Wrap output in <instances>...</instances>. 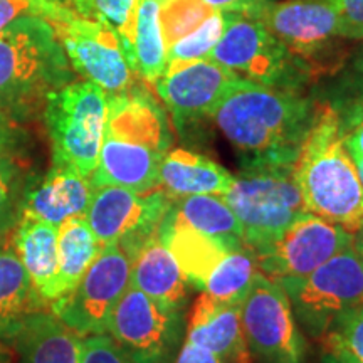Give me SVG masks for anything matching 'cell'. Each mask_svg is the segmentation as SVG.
Listing matches in <instances>:
<instances>
[{
  "instance_id": "cell-29",
  "label": "cell",
  "mask_w": 363,
  "mask_h": 363,
  "mask_svg": "<svg viewBox=\"0 0 363 363\" xmlns=\"http://www.w3.org/2000/svg\"><path fill=\"white\" fill-rule=\"evenodd\" d=\"M34 184L19 152L0 153V235L12 234L22 219L27 190Z\"/></svg>"
},
{
  "instance_id": "cell-30",
  "label": "cell",
  "mask_w": 363,
  "mask_h": 363,
  "mask_svg": "<svg viewBox=\"0 0 363 363\" xmlns=\"http://www.w3.org/2000/svg\"><path fill=\"white\" fill-rule=\"evenodd\" d=\"M235 16H239V13L217 11L216 9L212 16L199 29H195L192 34L185 35L184 39L177 40L175 44H172L167 49V69L208 57V54L224 34L227 24Z\"/></svg>"
},
{
  "instance_id": "cell-35",
  "label": "cell",
  "mask_w": 363,
  "mask_h": 363,
  "mask_svg": "<svg viewBox=\"0 0 363 363\" xmlns=\"http://www.w3.org/2000/svg\"><path fill=\"white\" fill-rule=\"evenodd\" d=\"M340 17V33L345 39H363V0H330Z\"/></svg>"
},
{
  "instance_id": "cell-36",
  "label": "cell",
  "mask_w": 363,
  "mask_h": 363,
  "mask_svg": "<svg viewBox=\"0 0 363 363\" xmlns=\"http://www.w3.org/2000/svg\"><path fill=\"white\" fill-rule=\"evenodd\" d=\"M203 2L217 9V11L233 12L239 13V16L259 19V16L269 7L272 0H203Z\"/></svg>"
},
{
  "instance_id": "cell-12",
  "label": "cell",
  "mask_w": 363,
  "mask_h": 363,
  "mask_svg": "<svg viewBox=\"0 0 363 363\" xmlns=\"http://www.w3.org/2000/svg\"><path fill=\"white\" fill-rule=\"evenodd\" d=\"M180 311L128 286L110 318L108 335L135 363H172L179 353Z\"/></svg>"
},
{
  "instance_id": "cell-16",
  "label": "cell",
  "mask_w": 363,
  "mask_h": 363,
  "mask_svg": "<svg viewBox=\"0 0 363 363\" xmlns=\"http://www.w3.org/2000/svg\"><path fill=\"white\" fill-rule=\"evenodd\" d=\"M259 21L298 57L313 56L342 38L338 12L330 0L272 2Z\"/></svg>"
},
{
  "instance_id": "cell-11",
  "label": "cell",
  "mask_w": 363,
  "mask_h": 363,
  "mask_svg": "<svg viewBox=\"0 0 363 363\" xmlns=\"http://www.w3.org/2000/svg\"><path fill=\"white\" fill-rule=\"evenodd\" d=\"M172 201L160 189L136 194L123 187L94 189L86 220L99 246L116 242L130 261L150 238L157 234Z\"/></svg>"
},
{
  "instance_id": "cell-17",
  "label": "cell",
  "mask_w": 363,
  "mask_h": 363,
  "mask_svg": "<svg viewBox=\"0 0 363 363\" xmlns=\"http://www.w3.org/2000/svg\"><path fill=\"white\" fill-rule=\"evenodd\" d=\"M94 187L76 170L52 165L43 182L27 190L22 219H35L52 225H61L72 217H81L88 211Z\"/></svg>"
},
{
  "instance_id": "cell-9",
  "label": "cell",
  "mask_w": 363,
  "mask_h": 363,
  "mask_svg": "<svg viewBox=\"0 0 363 363\" xmlns=\"http://www.w3.org/2000/svg\"><path fill=\"white\" fill-rule=\"evenodd\" d=\"M131 261L116 242L106 244L76 288L49 305V311L72 331L88 335L108 333L118 301L130 286Z\"/></svg>"
},
{
  "instance_id": "cell-33",
  "label": "cell",
  "mask_w": 363,
  "mask_h": 363,
  "mask_svg": "<svg viewBox=\"0 0 363 363\" xmlns=\"http://www.w3.org/2000/svg\"><path fill=\"white\" fill-rule=\"evenodd\" d=\"M358 360L363 362V301L335 318L328 333Z\"/></svg>"
},
{
  "instance_id": "cell-2",
  "label": "cell",
  "mask_w": 363,
  "mask_h": 363,
  "mask_svg": "<svg viewBox=\"0 0 363 363\" xmlns=\"http://www.w3.org/2000/svg\"><path fill=\"white\" fill-rule=\"evenodd\" d=\"M170 145L167 113L143 86L110 94L91 184L94 189L123 187L136 194L158 190L160 165Z\"/></svg>"
},
{
  "instance_id": "cell-27",
  "label": "cell",
  "mask_w": 363,
  "mask_h": 363,
  "mask_svg": "<svg viewBox=\"0 0 363 363\" xmlns=\"http://www.w3.org/2000/svg\"><path fill=\"white\" fill-rule=\"evenodd\" d=\"M99 251L101 246L84 216L72 217L59 225L57 299L76 288Z\"/></svg>"
},
{
  "instance_id": "cell-4",
  "label": "cell",
  "mask_w": 363,
  "mask_h": 363,
  "mask_svg": "<svg viewBox=\"0 0 363 363\" xmlns=\"http://www.w3.org/2000/svg\"><path fill=\"white\" fill-rule=\"evenodd\" d=\"M74 81L51 22L27 13L0 30V110L26 116L49 93Z\"/></svg>"
},
{
  "instance_id": "cell-39",
  "label": "cell",
  "mask_w": 363,
  "mask_h": 363,
  "mask_svg": "<svg viewBox=\"0 0 363 363\" xmlns=\"http://www.w3.org/2000/svg\"><path fill=\"white\" fill-rule=\"evenodd\" d=\"M323 343L325 348L323 355H321V363H363L330 335L323 338Z\"/></svg>"
},
{
  "instance_id": "cell-25",
  "label": "cell",
  "mask_w": 363,
  "mask_h": 363,
  "mask_svg": "<svg viewBox=\"0 0 363 363\" xmlns=\"http://www.w3.org/2000/svg\"><path fill=\"white\" fill-rule=\"evenodd\" d=\"M45 306L9 234L0 235V340L11 342L27 318Z\"/></svg>"
},
{
  "instance_id": "cell-40",
  "label": "cell",
  "mask_w": 363,
  "mask_h": 363,
  "mask_svg": "<svg viewBox=\"0 0 363 363\" xmlns=\"http://www.w3.org/2000/svg\"><path fill=\"white\" fill-rule=\"evenodd\" d=\"M343 143L355 165L363 163V115L347 133H343Z\"/></svg>"
},
{
  "instance_id": "cell-10",
  "label": "cell",
  "mask_w": 363,
  "mask_h": 363,
  "mask_svg": "<svg viewBox=\"0 0 363 363\" xmlns=\"http://www.w3.org/2000/svg\"><path fill=\"white\" fill-rule=\"evenodd\" d=\"M240 321L252 360L305 363L306 343L298 328L288 294L261 272L240 305Z\"/></svg>"
},
{
  "instance_id": "cell-31",
  "label": "cell",
  "mask_w": 363,
  "mask_h": 363,
  "mask_svg": "<svg viewBox=\"0 0 363 363\" xmlns=\"http://www.w3.org/2000/svg\"><path fill=\"white\" fill-rule=\"evenodd\" d=\"M214 11L203 0H162L160 26L165 48L192 34Z\"/></svg>"
},
{
  "instance_id": "cell-32",
  "label": "cell",
  "mask_w": 363,
  "mask_h": 363,
  "mask_svg": "<svg viewBox=\"0 0 363 363\" xmlns=\"http://www.w3.org/2000/svg\"><path fill=\"white\" fill-rule=\"evenodd\" d=\"M136 0H65L76 17L104 24L120 35L133 13Z\"/></svg>"
},
{
  "instance_id": "cell-23",
  "label": "cell",
  "mask_w": 363,
  "mask_h": 363,
  "mask_svg": "<svg viewBox=\"0 0 363 363\" xmlns=\"http://www.w3.org/2000/svg\"><path fill=\"white\" fill-rule=\"evenodd\" d=\"M234 175L211 158L184 148L169 150L160 165V190L170 201L189 195H224Z\"/></svg>"
},
{
  "instance_id": "cell-37",
  "label": "cell",
  "mask_w": 363,
  "mask_h": 363,
  "mask_svg": "<svg viewBox=\"0 0 363 363\" xmlns=\"http://www.w3.org/2000/svg\"><path fill=\"white\" fill-rule=\"evenodd\" d=\"M26 133L9 113L0 110V153L19 152Z\"/></svg>"
},
{
  "instance_id": "cell-13",
  "label": "cell",
  "mask_w": 363,
  "mask_h": 363,
  "mask_svg": "<svg viewBox=\"0 0 363 363\" xmlns=\"http://www.w3.org/2000/svg\"><path fill=\"white\" fill-rule=\"evenodd\" d=\"M72 69L86 81L110 94L123 93L133 86L135 72L126 61L120 35L99 22L69 13L51 22Z\"/></svg>"
},
{
  "instance_id": "cell-18",
  "label": "cell",
  "mask_w": 363,
  "mask_h": 363,
  "mask_svg": "<svg viewBox=\"0 0 363 363\" xmlns=\"http://www.w3.org/2000/svg\"><path fill=\"white\" fill-rule=\"evenodd\" d=\"M185 340L227 363H252L240 321V306L224 305L206 293L195 299Z\"/></svg>"
},
{
  "instance_id": "cell-8",
  "label": "cell",
  "mask_w": 363,
  "mask_h": 363,
  "mask_svg": "<svg viewBox=\"0 0 363 363\" xmlns=\"http://www.w3.org/2000/svg\"><path fill=\"white\" fill-rule=\"evenodd\" d=\"M208 59L267 88L293 89L301 76L299 57L256 17L235 16Z\"/></svg>"
},
{
  "instance_id": "cell-41",
  "label": "cell",
  "mask_w": 363,
  "mask_h": 363,
  "mask_svg": "<svg viewBox=\"0 0 363 363\" xmlns=\"http://www.w3.org/2000/svg\"><path fill=\"white\" fill-rule=\"evenodd\" d=\"M0 363H16V350L4 340H0Z\"/></svg>"
},
{
  "instance_id": "cell-20",
  "label": "cell",
  "mask_w": 363,
  "mask_h": 363,
  "mask_svg": "<svg viewBox=\"0 0 363 363\" xmlns=\"http://www.w3.org/2000/svg\"><path fill=\"white\" fill-rule=\"evenodd\" d=\"M162 0H136L128 24L120 34L126 61L140 79L155 84L167 69V48L160 26Z\"/></svg>"
},
{
  "instance_id": "cell-28",
  "label": "cell",
  "mask_w": 363,
  "mask_h": 363,
  "mask_svg": "<svg viewBox=\"0 0 363 363\" xmlns=\"http://www.w3.org/2000/svg\"><path fill=\"white\" fill-rule=\"evenodd\" d=\"M261 274L256 252L247 244L225 254L208 274L203 293L224 305H242L254 281Z\"/></svg>"
},
{
  "instance_id": "cell-44",
  "label": "cell",
  "mask_w": 363,
  "mask_h": 363,
  "mask_svg": "<svg viewBox=\"0 0 363 363\" xmlns=\"http://www.w3.org/2000/svg\"><path fill=\"white\" fill-rule=\"evenodd\" d=\"M51 4H59V6H65V0H48Z\"/></svg>"
},
{
  "instance_id": "cell-43",
  "label": "cell",
  "mask_w": 363,
  "mask_h": 363,
  "mask_svg": "<svg viewBox=\"0 0 363 363\" xmlns=\"http://www.w3.org/2000/svg\"><path fill=\"white\" fill-rule=\"evenodd\" d=\"M357 170H358V175H360L362 184H363V163H362V165H357Z\"/></svg>"
},
{
  "instance_id": "cell-5",
  "label": "cell",
  "mask_w": 363,
  "mask_h": 363,
  "mask_svg": "<svg viewBox=\"0 0 363 363\" xmlns=\"http://www.w3.org/2000/svg\"><path fill=\"white\" fill-rule=\"evenodd\" d=\"M222 199L238 216L244 242L256 254L308 212L294 165L242 169Z\"/></svg>"
},
{
  "instance_id": "cell-6",
  "label": "cell",
  "mask_w": 363,
  "mask_h": 363,
  "mask_svg": "<svg viewBox=\"0 0 363 363\" xmlns=\"http://www.w3.org/2000/svg\"><path fill=\"white\" fill-rule=\"evenodd\" d=\"M108 94L91 81H72L44 99V123L52 165L67 167L91 180L101 150Z\"/></svg>"
},
{
  "instance_id": "cell-21",
  "label": "cell",
  "mask_w": 363,
  "mask_h": 363,
  "mask_svg": "<svg viewBox=\"0 0 363 363\" xmlns=\"http://www.w3.org/2000/svg\"><path fill=\"white\" fill-rule=\"evenodd\" d=\"M130 286L170 310L180 311L185 303L189 283L158 234L150 238L131 261Z\"/></svg>"
},
{
  "instance_id": "cell-1",
  "label": "cell",
  "mask_w": 363,
  "mask_h": 363,
  "mask_svg": "<svg viewBox=\"0 0 363 363\" xmlns=\"http://www.w3.org/2000/svg\"><path fill=\"white\" fill-rule=\"evenodd\" d=\"M320 108L293 89L244 81L216 108V125L242 169L294 165Z\"/></svg>"
},
{
  "instance_id": "cell-24",
  "label": "cell",
  "mask_w": 363,
  "mask_h": 363,
  "mask_svg": "<svg viewBox=\"0 0 363 363\" xmlns=\"http://www.w3.org/2000/svg\"><path fill=\"white\" fill-rule=\"evenodd\" d=\"M157 234L175 257L187 283L199 289H203L208 274L227 252L233 251L220 240L177 220L170 214V208L163 217Z\"/></svg>"
},
{
  "instance_id": "cell-26",
  "label": "cell",
  "mask_w": 363,
  "mask_h": 363,
  "mask_svg": "<svg viewBox=\"0 0 363 363\" xmlns=\"http://www.w3.org/2000/svg\"><path fill=\"white\" fill-rule=\"evenodd\" d=\"M170 214L195 230L211 235L229 249L244 246L242 225L222 195H189L172 201Z\"/></svg>"
},
{
  "instance_id": "cell-42",
  "label": "cell",
  "mask_w": 363,
  "mask_h": 363,
  "mask_svg": "<svg viewBox=\"0 0 363 363\" xmlns=\"http://www.w3.org/2000/svg\"><path fill=\"white\" fill-rule=\"evenodd\" d=\"M353 251L357 252V256L360 257V261L363 262V227L358 229L355 234H353V242H352Z\"/></svg>"
},
{
  "instance_id": "cell-34",
  "label": "cell",
  "mask_w": 363,
  "mask_h": 363,
  "mask_svg": "<svg viewBox=\"0 0 363 363\" xmlns=\"http://www.w3.org/2000/svg\"><path fill=\"white\" fill-rule=\"evenodd\" d=\"M81 363H135L108 333L83 337Z\"/></svg>"
},
{
  "instance_id": "cell-7",
  "label": "cell",
  "mask_w": 363,
  "mask_h": 363,
  "mask_svg": "<svg viewBox=\"0 0 363 363\" xmlns=\"http://www.w3.org/2000/svg\"><path fill=\"white\" fill-rule=\"evenodd\" d=\"M276 283L288 294L298 326L323 340L340 313L363 301V262L350 246L305 278Z\"/></svg>"
},
{
  "instance_id": "cell-38",
  "label": "cell",
  "mask_w": 363,
  "mask_h": 363,
  "mask_svg": "<svg viewBox=\"0 0 363 363\" xmlns=\"http://www.w3.org/2000/svg\"><path fill=\"white\" fill-rule=\"evenodd\" d=\"M172 363H227L225 360H222L220 357L214 355L212 352L206 350V348L199 347L192 342H187L182 345V348L177 353V357L174 358Z\"/></svg>"
},
{
  "instance_id": "cell-22",
  "label": "cell",
  "mask_w": 363,
  "mask_h": 363,
  "mask_svg": "<svg viewBox=\"0 0 363 363\" xmlns=\"http://www.w3.org/2000/svg\"><path fill=\"white\" fill-rule=\"evenodd\" d=\"M57 229L43 220L21 219L11 238L13 251L48 306L57 299Z\"/></svg>"
},
{
  "instance_id": "cell-45",
  "label": "cell",
  "mask_w": 363,
  "mask_h": 363,
  "mask_svg": "<svg viewBox=\"0 0 363 363\" xmlns=\"http://www.w3.org/2000/svg\"><path fill=\"white\" fill-rule=\"evenodd\" d=\"M45 2H48V0H45Z\"/></svg>"
},
{
  "instance_id": "cell-14",
  "label": "cell",
  "mask_w": 363,
  "mask_h": 363,
  "mask_svg": "<svg viewBox=\"0 0 363 363\" xmlns=\"http://www.w3.org/2000/svg\"><path fill=\"white\" fill-rule=\"evenodd\" d=\"M352 242L353 234L343 227L306 212L256 256L261 272L269 279H298L350 247Z\"/></svg>"
},
{
  "instance_id": "cell-19",
  "label": "cell",
  "mask_w": 363,
  "mask_h": 363,
  "mask_svg": "<svg viewBox=\"0 0 363 363\" xmlns=\"http://www.w3.org/2000/svg\"><path fill=\"white\" fill-rule=\"evenodd\" d=\"M16 363H81L83 337L52 313H33L9 342Z\"/></svg>"
},
{
  "instance_id": "cell-3",
  "label": "cell",
  "mask_w": 363,
  "mask_h": 363,
  "mask_svg": "<svg viewBox=\"0 0 363 363\" xmlns=\"http://www.w3.org/2000/svg\"><path fill=\"white\" fill-rule=\"evenodd\" d=\"M294 179L306 211L350 234L363 227V184L343 143L337 111L320 108L294 162Z\"/></svg>"
},
{
  "instance_id": "cell-15",
  "label": "cell",
  "mask_w": 363,
  "mask_h": 363,
  "mask_svg": "<svg viewBox=\"0 0 363 363\" xmlns=\"http://www.w3.org/2000/svg\"><path fill=\"white\" fill-rule=\"evenodd\" d=\"M244 81L247 79L206 57L165 69L157 79L155 89L174 123L184 128L194 121L212 118L222 99Z\"/></svg>"
}]
</instances>
